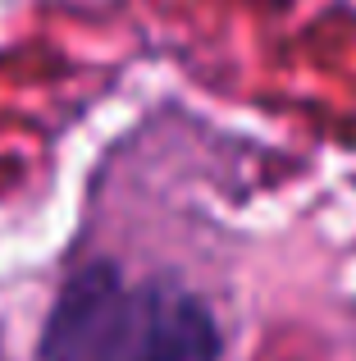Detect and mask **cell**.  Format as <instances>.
I'll return each mask as SVG.
<instances>
[{
	"label": "cell",
	"instance_id": "cell-2",
	"mask_svg": "<svg viewBox=\"0 0 356 361\" xmlns=\"http://www.w3.org/2000/svg\"><path fill=\"white\" fill-rule=\"evenodd\" d=\"M119 361H220V325L196 293L155 279L128 293Z\"/></svg>",
	"mask_w": 356,
	"mask_h": 361
},
{
	"label": "cell",
	"instance_id": "cell-1",
	"mask_svg": "<svg viewBox=\"0 0 356 361\" xmlns=\"http://www.w3.org/2000/svg\"><path fill=\"white\" fill-rule=\"evenodd\" d=\"M128 288L110 261H91L60 288L32 361H119Z\"/></svg>",
	"mask_w": 356,
	"mask_h": 361
}]
</instances>
